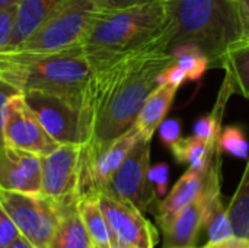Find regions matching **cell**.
<instances>
[{"label": "cell", "mask_w": 249, "mask_h": 248, "mask_svg": "<svg viewBox=\"0 0 249 248\" xmlns=\"http://www.w3.org/2000/svg\"><path fill=\"white\" fill-rule=\"evenodd\" d=\"M77 200L67 202L60 224L47 248H93V243L79 213Z\"/></svg>", "instance_id": "cell-17"}, {"label": "cell", "mask_w": 249, "mask_h": 248, "mask_svg": "<svg viewBox=\"0 0 249 248\" xmlns=\"http://www.w3.org/2000/svg\"><path fill=\"white\" fill-rule=\"evenodd\" d=\"M219 143L222 151L238 158H248L249 145L241 129L235 126H226L219 136Z\"/></svg>", "instance_id": "cell-23"}, {"label": "cell", "mask_w": 249, "mask_h": 248, "mask_svg": "<svg viewBox=\"0 0 249 248\" xmlns=\"http://www.w3.org/2000/svg\"><path fill=\"white\" fill-rule=\"evenodd\" d=\"M0 187L20 193H42L41 156L3 145L0 151Z\"/></svg>", "instance_id": "cell-13"}, {"label": "cell", "mask_w": 249, "mask_h": 248, "mask_svg": "<svg viewBox=\"0 0 249 248\" xmlns=\"http://www.w3.org/2000/svg\"><path fill=\"white\" fill-rule=\"evenodd\" d=\"M187 79H188L187 73H185L177 63H174V64H171V66L162 73V76H160V83H162V82H168V83L175 85V86L179 88Z\"/></svg>", "instance_id": "cell-30"}, {"label": "cell", "mask_w": 249, "mask_h": 248, "mask_svg": "<svg viewBox=\"0 0 249 248\" xmlns=\"http://www.w3.org/2000/svg\"><path fill=\"white\" fill-rule=\"evenodd\" d=\"M92 64L82 45L55 53H0V79L20 92L44 91L83 98Z\"/></svg>", "instance_id": "cell-4"}, {"label": "cell", "mask_w": 249, "mask_h": 248, "mask_svg": "<svg viewBox=\"0 0 249 248\" xmlns=\"http://www.w3.org/2000/svg\"><path fill=\"white\" fill-rule=\"evenodd\" d=\"M203 248H249V238H241L233 235L222 241H209Z\"/></svg>", "instance_id": "cell-31"}, {"label": "cell", "mask_w": 249, "mask_h": 248, "mask_svg": "<svg viewBox=\"0 0 249 248\" xmlns=\"http://www.w3.org/2000/svg\"><path fill=\"white\" fill-rule=\"evenodd\" d=\"M139 137L140 133L133 127L107 146H93L90 143L82 145L79 153L77 197L101 193Z\"/></svg>", "instance_id": "cell-9"}, {"label": "cell", "mask_w": 249, "mask_h": 248, "mask_svg": "<svg viewBox=\"0 0 249 248\" xmlns=\"http://www.w3.org/2000/svg\"><path fill=\"white\" fill-rule=\"evenodd\" d=\"M79 213L85 224V228L93 243V247H105L114 241L108 222L102 213L98 202V194H89L79 197Z\"/></svg>", "instance_id": "cell-18"}, {"label": "cell", "mask_w": 249, "mask_h": 248, "mask_svg": "<svg viewBox=\"0 0 249 248\" xmlns=\"http://www.w3.org/2000/svg\"><path fill=\"white\" fill-rule=\"evenodd\" d=\"M98 202L115 243L137 248H155L158 232L143 212L131 203L105 191L98 193Z\"/></svg>", "instance_id": "cell-11"}, {"label": "cell", "mask_w": 249, "mask_h": 248, "mask_svg": "<svg viewBox=\"0 0 249 248\" xmlns=\"http://www.w3.org/2000/svg\"><path fill=\"white\" fill-rule=\"evenodd\" d=\"M3 142L39 156L48 155L60 145L47 133L38 117L28 107L22 92L13 95L3 114Z\"/></svg>", "instance_id": "cell-10"}, {"label": "cell", "mask_w": 249, "mask_h": 248, "mask_svg": "<svg viewBox=\"0 0 249 248\" xmlns=\"http://www.w3.org/2000/svg\"><path fill=\"white\" fill-rule=\"evenodd\" d=\"M168 12L175 29L169 51L191 42L207 56L210 67L228 69L235 56L249 48L242 42L238 13L231 0H168Z\"/></svg>", "instance_id": "cell-2"}, {"label": "cell", "mask_w": 249, "mask_h": 248, "mask_svg": "<svg viewBox=\"0 0 249 248\" xmlns=\"http://www.w3.org/2000/svg\"><path fill=\"white\" fill-rule=\"evenodd\" d=\"M241 26L242 42L249 47V0H233Z\"/></svg>", "instance_id": "cell-27"}, {"label": "cell", "mask_w": 249, "mask_h": 248, "mask_svg": "<svg viewBox=\"0 0 249 248\" xmlns=\"http://www.w3.org/2000/svg\"><path fill=\"white\" fill-rule=\"evenodd\" d=\"M19 235L20 232L16 228L15 222L12 221L9 213L4 210V208L0 205V248L7 247Z\"/></svg>", "instance_id": "cell-25"}, {"label": "cell", "mask_w": 249, "mask_h": 248, "mask_svg": "<svg viewBox=\"0 0 249 248\" xmlns=\"http://www.w3.org/2000/svg\"><path fill=\"white\" fill-rule=\"evenodd\" d=\"M171 53L175 63L187 73L188 79L191 80L200 79L207 67H210L207 56L191 42L178 44L171 50Z\"/></svg>", "instance_id": "cell-22"}, {"label": "cell", "mask_w": 249, "mask_h": 248, "mask_svg": "<svg viewBox=\"0 0 249 248\" xmlns=\"http://www.w3.org/2000/svg\"><path fill=\"white\" fill-rule=\"evenodd\" d=\"M80 146L60 145L55 151L41 156L42 194L66 203L77 197Z\"/></svg>", "instance_id": "cell-12"}, {"label": "cell", "mask_w": 249, "mask_h": 248, "mask_svg": "<svg viewBox=\"0 0 249 248\" xmlns=\"http://www.w3.org/2000/svg\"><path fill=\"white\" fill-rule=\"evenodd\" d=\"M4 248H35V247H34V246H32V244H31V243H29V241H28V240L20 234V235H19L13 243H10L7 247H4Z\"/></svg>", "instance_id": "cell-33"}, {"label": "cell", "mask_w": 249, "mask_h": 248, "mask_svg": "<svg viewBox=\"0 0 249 248\" xmlns=\"http://www.w3.org/2000/svg\"><path fill=\"white\" fill-rule=\"evenodd\" d=\"M168 23V0H153L124 9H104L96 16L82 47L93 69L150 44Z\"/></svg>", "instance_id": "cell-3"}, {"label": "cell", "mask_w": 249, "mask_h": 248, "mask_svg": "<svg viewBox=\"0 0 249 248\" xmlns=\"http://www.w3.org/2000/svg\"><path fill=\"white\" fill-rule=\"evenodd\" d=\"M174 25L150 44L114 57L92 69L83 105L92 126L88 143L107 146L130 132L146 99L159 86L162 73L175 63L169 45Z\"/></svg>", "instance_id": "cell-1"}, {"label": "cell", "mask_w": 249, "mask_h": 248, "mask_svg": "<svg viewBox=\"0 0 249 248\" xmlns=\"http://www.w3.org/2000/svg\"><path fill=\"white\" fill-rule=\"evenodd\" d=\"M20 0H0V9H4V7H9V6H15L18 4Z\"/></svg>", "instance_id": "cell-35"}, {"label": "cell", "mask_w": 249, "mask_h": 248, "mask_svg": "<svg viewBox=\"0 0 249 248\" xmlns=\"http://www.w3.org/2000/svg\"><path fill=\"white\" fill-rule=\"evenodd\" d=\"M101 10L104 0H66L13 51L45 54L82 45Z\"/></svg>", "instance_id": "cell-5"}, {"label": "cell", "mask_w": 249, "mask_h": 248, "mask_svg": "<svg viewBox=\"0 0 249 248\" xmlns=\"http://www.w3.org/2000/svg\"><path fill=\"white\" fill-rule=\"evenodd\" d=\"M150 142L152 139L139 137L123 164L112 174L102 191L125 200L139 210L149 212L156 203V189L150 181Z\"/></svg>", "instance_id": "cell-8"}, {"label": "cell", "mask_w": 249, "mask_h": 248, "mask_svg": "<svg viewBox=\"0 0 249 248\" xmlns=\"http://www.w3.org/2000/svg\"><path fill=\"white\" fill-rule=\"evenodd\" d=\"M150 181L153 183L158 196L166 194L168 190V181H169V167L166 164H158L155 167H150L149 171Z\"/></svg>", "instance_id": "cell-26"}, {"label": "cell", "mask_w": 249, "mask_h": 248, "mask_svg": "<svg viewBox=\"0 0 249 248\" xmlns=\"http://www.w3.org/2000/svg\"><path fill=\"white\" fill-rule=\"evenodd\" d=\"M217 143L219 140L212 143L194 134L185 139L179 137L174 145H171V151L177 161L185 162L196 170H204L209 167L213 151Z\"/></svg>", "instance_id": "cell-19"}, {"label": "cell", "mask_w": 249, "mask_h": 248, "mask_svg": "<svg viewBox=\"0 0 249 248\" xmlns=\"http://www.w3.org/2000/svg\"><path fill=\"white\" fill-rule=\"evenodd\" d=\"M3 145H4V143H3V142L0 140V151H1V148H3Z\"/></svg>", "instance_id": "cell-36"}, {"label": "cell", "mask_w": 249, "mask_h": 248, "mask_svg": "<svg viewBox=\"0 0 249 248\" xmlns=\"http://www.w3.org/2000/svg\"><path fill=\"white\" fill-rule=\"evenodd\" d=\"M204 228L207 229L209 240L212 243L233 237L228 209L222 203L220 193L214 194L207 206V212L204 218Z\"/></svg>", "instance_id": "cell-21"}, {"label": "cell", "mask_w": 249, "mask_h": 248, "mask_svg": "<svg viewBox=\"0 0 249 248\" xmlns=\"http://www.w3.org/2000/svg\"><path fill=\"white\" fill-rule=\"evenodd\" d=\"M22 95L47 133L58 145L82 146L90 140L92 126L83 98L44 91H23Z\"/></svg>", "instance_id": "cell-6"}, {"label": "cell", "mask_w": 249, "mask_h": 248, "mask_svg": "<svg viewBox=\"0 0 249 248\" xmlns=\"http://www.w3.org/2000/svg\"><path fill=\"white\" fill-rule=\"evenodd\" d=\"M20 91L18 88H15L13 85H10L9 82L0 79V140L3 142V114H4V107L7 104V101L19 94ZM4 143V142H3Z\"/></svg>", "instance_id": "cell-29"}, {"label": "cell", "mask_w": 249, "mask_h": 248, "mask_svg": "<svg viewBox=\"0 0 249 248\" xmlns=\"http://www.w3.org/2000/svg\"><path fill=\"white\" fill-rule=\"evenodd\" d=\"M153 0H104V9L105 10H112V9H124V7H131L137 4H144Z\"/></svg>", "instance_id": "cell-32"}, {"label": "cell", "mask_w": 249, "mask_h": 248, "mask_svg": "<svg viewBox=\"0 0 249 248\" xmlns=\"http://www.w3.org/2000/svg\"><path fill=\"white\" fill-rule=\"evenodd\" d=\"M66 203H60L42 193H20L0 187V205L19 232L35 248L48 247Z\"/></svg>", "instance_id": "cell-7"}, {"label": "cell", "mask_w": 249, "mask_h": 248, "mask_svg": "<svg viewBox=\"0 0 249 248\" xmlns=\"http://www.w3.org/2000/svg\"><path fill=\"white\" fill-rule=\"evenodd\" d=\"M190 248H191V247H190Z\"/></svg>", "instance_id": "cell-38"}, {"label": "cell", "mask_w": 249, "mask_h": 248, "mask_svg": "<svg viewBox=\"0 0 249 248\" xmlns=\"http://www.w3.org/2000/svg\"><path fill=\"white\" fill-rule=\"evenodd\" d=\"M18 15V4L0 9V53L9 50Z\"/></svg>", "instance_id": "cell-24"}, {"label": "cell", "mask_w": 249, "mask_h": 248, "mask_svg": "<svg viewBox=\"0 0 249 248\" xmlns=\"http://www.w3.org/2000/svg\"><path fill=\"white\" fill-rule=\"evenodd\" d=\"M93 248H137V247H133V246H125V244H120V243H115V241H112L111 244H108V246H105V247H93Z\"/></svg>", "instance_id": "cell-34"}, {"label": "cell", "mask_w": 249, "mask_h": 248, "mask_svg": "<svg viewBox=\"0 0 249 248\" xmlns=\"http://www.w3.org/2000/svg\"><path fill=\"white\" fill-rule=\"evenodd\" d=\"M178 91V86L171 85L168 82L159 83V86L150 94V96L146 99L143 108L140 110V114L137 117V121L134 127L140 133L142 137L152 139L155 132L162 124L174 98Z\"/></svg>", "instance_id": "cell-16"}, {"label": "cell", "mask_w": 249, "mask_h": 248, "mask_svg": "<svg viewBox=\"0 0 249 248\" xmlns=\"http://www.w3.org/2000/svg\"><path fill=\"white\" fill-rule=\"evenodd\" d=\"M228 215L233 235L249 238V159L238 190L228 206Z\"/></svg>", "instance_id": "cell-20"}, {"label": "cell", "mask_w": 249, "mask_h": 248, "mask_svg": "<svg viewBox=\"0 0 249 248\" xmlns=\"http://www.w3.org/2000/svg\"><path fill=\"white\" fill-rule=\"evenodd\" d=\"M231 1H233V0H231Z\"/></svg>", "instance_id": "cell-37"}, {"label": "cell", "mask_w": 249, "mask_h": 248, "mask_svg": "<svg viewBox=\"0 0 249 248\" xmlns=\"http://www.w3.org/2000/svg\"><path fill=\"white\" fill-rule=\"evenodd\" d=\"M209 175V167L204 170L188 168L178 180L168 196L158 205V224L165 229L172 219L188 205H191L204 190Z\"/></svg>", "instance_id": "cell-14"}, {"label": "cell", "mask_w": 249, "mask_h": 248, "mask_svg": "<svg viewBox=\"0 0 249 248\" xmlns=\"http://www.w3.org/2000/svg\"><path fill=\"white\" fill-rule=\"evenodd\" d=\"M63 1L66 0H20L7 51L16 50Z\"/></svg>", "instance_id": "cell-15"}, {"label": "cell", "mask_w": 249, "mask_h": 248, "mask_svg": "<svg viewBox=\"0 0 249 248\" xmlns=\"http://www.w3.org/2000/svg\"><path fill=\"white\" fill-rule=\"evenodd\" d=\"M159 132H160L162 140L169 146L174 145L181 137V126L175 120L162 121V124L159 126Z\"/></svg>", "instance_id": "cell-28"}]
</instances>
